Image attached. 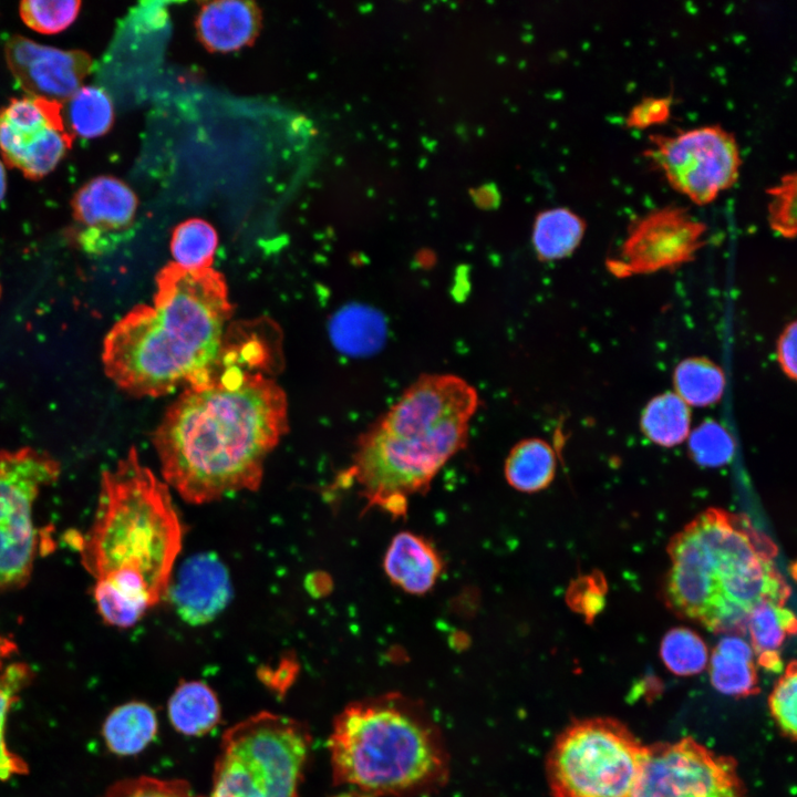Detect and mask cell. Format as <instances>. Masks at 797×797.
<instances>
[{
	"mask_svg": "<svg viewBox=\"0 0 797 797\" xmlns=\"http://www.w3.org/2000/svg\"><path fill=\"white\" fill-rule=\"evenodd\" d=\"M768 220L773 230L785 238L796 235V174L784 175L778 184L769 187Z\"/></svg>",
	"mask_w": 797,
	"mask_h": 797,
	"instance_id": "35",
	"label": "cell"
},
{
	"mask_svg": "<svg viewBox=\"0 0 797 797\" xmlns=\"http://www.w3.org/2000/svg\"><path fill=\"white\" fill-rule=\"evenodd\" d=\"M504 473L513 488L528 494L540 491L547 488L555 477V451L542 438L522 439L506 457Z\"/></svg>",
	"mask_w": 797,
	"mask_h": 797,
	"instance_id": "23",
	"label": "cell"
},
{
	"mask_svg": "<svg viewBox=\"0 0 797 797\" xmlns=\"http://www.w3.org/2000/svg\"><path fill=\"white\" fill-rule=\"evenodd\" d=\"M660 655L672 673L682 676L701 673L708 662V651L703 639L684 627L671 629L664 634Z\"/></svg>",
	"mask_w": 797,
	"mask_h": 797,
	"instance_id": "30",
	"label": "cell"
},
{
	"mask_svg": "<svg viewBox=\"0 0 797 797\" xmlns=\"http://www.w3.org/2000/svg\"><path fill=\"white\" fill-rule=\"evenodd\" d=\"M158 728L154 710L143 702H128L114 708L103 724V737L117 755L141 753L154 739Z\"/></svg>",
	"mask_w": 797,
	"mask_h": 797,
	"instance_id": "21",
	"label": "cell"
},
{
	"mask_svg": "<svg viewBox=\"0 0 797 797\" xmlns=\"http://www.w3.org/2000/svg\"><path fill=\"white\" fill-rule=\"evenodd\" d=\"M0 296H1V286H0Z\"/></svg>",
	"mask_w": 797,
	"mask_h": 797,
	"instance_id": "42",
	"label": "cell"
},
{
	"mask_svg": "<svg viewBox=\"0 0 797 797\" xmlns=\"http://www.w3.org/2000/svg\"><path fill=\"white\" fill-rule=\"evenodd\" d=\"M60 463L33 447L0 451V588L24 584L37 551L33 506Z\"/></svg>",
	"mask_w": 797,
	"mask_h": 797,
	"instance_id": "9",
	"label": "cell"
},
{
	"mask_svg": "<svg viewBox=\"0 0 797 797\" xmlns=\"http://www.w3.org/2000/svg\"><path fill=\"white\" fill-rule=\"evenodd\" d=\"M380 328V320L372 311L353 304L335 313L330 323V335L342 352L360 354L377 344Z\"/></svg>",
	"mask_w": 797,
	"mask_h": 797,
	"instance_id": "28",
	"label": "cell"
},
{
	"mask_svg": "<svg viewBox=\"0 0 797 797\" xmlns=\"http://www.w3.org/2000/svg\"><path fill=\"white\" fill-rule=\"evenodd\" d=\"M605 591V581L600 573L581 576L569 586L567 603L590 621L603 609Z\"/></svg>",
	"mask_w": 797,
	"mask_h": 797,
	"instance_id": "37",
	"label": "cell"
},
{
	"mask_svg": "<svg viewBox=\"0 0 797 797\" xmlns=\"http://www.w3.org/2000/svg\"><path fill=\"white\" fill-rule=\"evenodd\" d=\"M80 8L81 1L76 0H25L19 6V13L30 29L55 34L74 22Z\"/></svg>",
	"mask_w": 797,
	"mask_h": 797,
	"instance_id": "33",
	"label": "cell"
},
{
	"mask_svg": "<svg viewBox=\"0 0 797 797\" xmlns=\"http://www.w3.org/2000/svg\"><path fill=\"white\" fill-rule=\"evenodd\" d=\"M261 15L249 1H214L199 11L196 29L206 48L215 52L238 50L256 38Z\"/></svg>",
	"mask_w": 797,
	"mask_h": 797,
	"instance_id": "18",
	"label": "cell"
},
{
	"mask_svg": "<svg viewBox=\"0 0 797 797\" xmlns=\"http://www.w3.org/2000/svg\"><path fill=\"white\" fill-rule=\"evenodd\" d=\"M796 663L791 661L774 686L769 696V710L782 733L795 741L796 738Z\"/></svg>",
	"mask_w": 797,
	"mask_h": 797,
	"instance_id": "36",
	"label": "cell"
},
{
	"mask_svg": "<svg viewBox=\"0 0 797 797\" xmlns=\"http://www.w3.org/2000/svg\"><path fill=\"white\" fill-rule=\"evenodd\" d=\"M17 651V645L7 636L0 634V667L6 659Z\"/></svg>",
	"mask_w": 797,
	"mask_h": 797,
	"instance_id": "40",
	"label": "cell"
},
{
	"mask_svg": "<svg viewBox=\"0 0 797 797\" xmlns=\"http://www.w3.org/2000/svg\"><path fill=\"white\" fill-rule=\"evenodd\" d=\"M7 190V174L3 162L0 159V203L2 201Z\"/></svg>",
	"mask_w": 797,
	"mask_h": 797,
	"instance_id": "41",
	"label": "cell"
},
{
	"mask_svg": "<svg viewBox=\"0 0 797 797\" xmlns=\"http://www.w3.org/2000/svg\"><path fill=\"white\" fill-rule=\"evenodd\" d=\"M265 366L224 346L209 377L185 387L152 434L164 482L190 504L256 490L288 432V401Z\"/></svg>",
	"mask_w": 797,
	"mask_h": 797,
	"instance_id": "1",
	"label": "cell"
},
{
	"mask_svg": "<svg viewBox=\"0 0 797 797\" xmlns=\"http://www.w3.org/2000/svg\"><path fill=\"white\" fill-rule=\"evenodd\" d=\"M648 745L610 717L578 720L556 738L546 762L552 797H631Z\"/></svg>",
	"mask_w": 797,
	"mask_h": 797,
	"instance_id": "8",
	"label": "cell"
},
{
	"mask_svg": "<svg viewBox=\"0 0 797 797\" xmlns=\"http://www.w3.org/2000/svg\"><path fill=\"white\" fill-rule=\"evenodd\" d=\"M667 552V607L712 632L742 636L755 605H785L790 596L774 561L777 547L745 515L710 508L672 538Z\"/></svg>",
	"mask_w": 797,
	"mask_h": 797,
	"instance_id": "5",
	"label": "cell"
},
{
	"mask_svg": "<svg viewBox=\"0 0 797 797\" xmlns=\"http://www.w3.org/2000/svg\"><path fill=\"white\" fill-rule=\"evenodd\" d=\"M583 219L568 208L540 213L532 227V246L542 261L565 258L573 252L584 235Z\"/></svg>",
	"mask_w": 797,
	"mask_h": 797,
	"instance_id": "24",
	"label": "cell"
},
{
	"mask_svg": "<svg viewBox=\"0 0 797 797\" xmlns=\"http://www.w3.org/2000/svg\"><path fill=\"white\" fill-rule=\"evenodd\" d=\"M4 56L28 95L62 104L83 86L93 66L85 51L42 45L19 34L7 41Z\"/></svg>",
	"mask_w": 797,
	"mask_h": 797,
	"instance_id": "15",
	"label": "cell"
},
{
	"mask_svg": "<svg viewBox=\"0 0 797 797\" xmlns=\"http://www.w3.org/2000/svg\"><path fill=\"white\" fill-rule=\"evenodd\" d=\"M675 394L687 405L705 407L717 403L725 389L723 370L704 356L681 361L673 372Z\"/></svg>",
	"mask_w": 797,
	"mask_h": 797,
	"instance_id": "26",
	"label": "cell"
},
{
	"mask_svg": "<svg viewBox=\"0 0 797 797\" xmlns=\"http://www.w3.org/2000/svg\"><path fill=\"white\" fill-rule=\"evenodd\" d=\"M640 427L652 443L663 447L676 446L690 434V407L674 392L662 393L644 407Z\"/></svg>",
	"mask_w": 797,
	"mask_h": 797,
	"instance_id": "25",
	"label": "cell"
},
{
	"mask_svg": "<svg viewBox=\"0 0 797 797\" xmlns=\"http://www.w3.org/2000/svg\"><path fill=\"white\" fill-rule=\"evenodd\" d=\"M73 141L60 102L25 95L0 107V153L6 165L29 179L50 174Z\"/></svg>",
	"mask_w": 797,
	"mask_h": 797,
	"instance_id": "12",
	"label": "cell"
},
{
	"mask_svg": "<svg viewBox=\"0 0 797 797\" xmlns=\"http://www.w3.org/2000/svg\"><path fill=\"white\" fill-rule=\"evenodd\" d=\"M796 341L797 325L796 321H791L777 340L776 354L782 371L793 381L797 374Z\"/></svg>",
	"mask_w": 797,
	"mask_h": 797,
	"instance_id": "39",
	"label": "cell"
},
{
	"mask_svg": "<svg viewBox=\"0 0 797 797\" xmlns=\"http://www.w3.org/2000/svg\"><path fill=\"white\" fill-rule=\"evenodd\" d=\"M650 144L645 155L673 188L698 205L713 201L737 179L739 148L734 135L720 125L653 135Z\"/></svg>",
	"mask_w": 797,
	"mask_h": 797,
	"instance_id": "10",
	"label": "cell"
},
{
	"mask_svg": "<svg viewBox=\"0 0 797 797\" xmlns=\"http://www.w3.org/2000/svg\"><path fill=\"white\" fill-rule=\"evenodd\" d=\"M754 653L760 666L767 671H782L778 649L787 635L796 631V618L784 605L764 601L755 605L747 621Z\"/></svg>",
	"mask_w": 797,
	"mask_h": 797,
	"instance_id": "22",
	"label": "cell"
},
{
	"mask_svg": "<svg viewBox=\"0 0 797 797\" xmlns=\"http://www.w3.org/2000/svg\"><path fill=\"white\" fill-rule=\"evenodd\" d=\"M478 393L453 374H424L355 444L344 475L354 480L365 509L405 517L413 495L425 494L443 466L463 449Z\"/></svg>",
	"mask_w": 797,
	"mask_h": 797,
	"instance_id": "4",
	"label": "cell"
},
{
	"mask_svg": "<svg viewBox=\"0 0 797 797\" xmlns=\"http://www.w3.org/2000/svg\"><path fill=\"white\" fill-rule=\"evenodd\" d=\"M167 487L135 447L102 475L80 556L95 580L99 613L110 625L133 627L168 592L183 525Z\"/></svg>",
	"mask_w": 797,
	"mask_h": 797,
	"instance_id": "2",
	"label": "cell"
},
{
	"mask_svg": "<svg viewBox=\"0 0 797 797\" xmlns=\"http://www.w3.org/2000/svg\"><path fill=\"white\" fill-rule=\"evenodd\" d=\"M328 748L333 784L363 797H423L449 777L439 726L422 703L397 692L348 704Z\"/></svg>",
	"mask_w": 797,
	"mask_h": 797,
	"instance_id": "6",
	"label": "cell"
},
{
	"mask_svg": "<svg viewBox=\"0 0 797 797\" xmlns=\"http://www.w3.org/2000/svg\"><path fill=\"white\" fill-rule=\"evenodd\" d=\"M383 569L392 584L406 593L423 596L436 584L444 561L435 546L411 531L395 535L384 555Z\"/></svg>",
	"mask_w": 797,
	"mask_h": 797,
	"instance_id": "17",
	"label": "cell"
},
{
	"mask_svg": "<svg viewBox=\"0 0 797 797\" xmlns=\"http://www.w3.org/2000/svg\"><path fill=\"white\" fill-rule=\"evenodd\" d=\"M101 797H203L182 779L149 776L126 778L114 783Z\"/></svg>",
	"mask_w": 797,
	"mask_h": 797,
	"instance_id": "34",
	"label": "cell"
},
{
	"mask_svg": "<svg viewBox=\"0 0 797 797\" xmlns=\"http://www.w3.org/2000/svg\"><path fill=\"white\" fill-rule=\"evenodd\" d=\"M168 717L177 732L199 736L218 725L221 708L215 692L204 682H180L168 701Z\"/></svg>",
	"mask_w": 797,
	"mask_h": 797,
	"instance_id": "20",
	"label": "cell"
},
{
	"mask_svg": "<svg viewBox=\"0 0 797 797\" xmlns=\"http://www.w3.org/2000/svg\"><path fill=\"white\" fill-rule=\"evenodd\" d=\"M713 686L727 695L748 696L757 691V674L752 646L741 636L721 639L710 660Z\"/></svg>",
	"mask_w": 797,
	"mask_h": 797,
	"instance_id": "19",
	"label": "cell"
},
{
	"mask_svg": "<svg viewBox=\"0 0 797 797\" xmlns=\"http://www.w3.org/2000/svg\"><path fill=\"white\" fill-rule=\"evenodd\" d=\"M631 797H747L736 762L692 737L648 745Z\"/></svg>",
	"mask_w": 797,
	"mask_h": 797,
	"instance_id": "11",
	"label": "cell"
},
{
	"mask_svg": "<svg viewBox=\"0 0 797 797\" xmlns=\"http://www.w3.org/2000/svg\"><path fill=\"white\" fill-rule=\"evenodd\" d=\"M152 304H138L107 332L105 374L134 396L157 397L206 381L232 314L224 276L175 262L156 276Z\"/></svg>",
	"mask_w": 797,
	"mask_h": 797,
	"instance_id": "3",
	"label": "cell"
},
{
	"mask_svg": "<svg viewBox=\"0 0 797 797\" xmlns=\"http://www.w3.org/2000/svg\"><path fill=\"white\" fill-rule=\"evenodd\" d=\"M671 113L670 97H644L628 114L627 125L644 128L665 122Z\"/></svg>",
	"mask_w": 797,
	"mask_h": 797,
	"instance_id": "38",
	"label": "cell"
},
{
	"mask_svg": "<svg viewBox=\"0 0 797 797\" xmlns=\"http://www.w3.org/2000/svg\"><path fill=\"white\" fill-rule=\"evenodd\" d=\"M75 221L72 238L85 252L103 255L122 242L137 209L134 192L121 179L99 176L80 187L71 199Z\"/></svg>",
	"mask_w": 797,
	"mask_h": 797,
	"instance_id": "14",
	"label": "cell"
},
{
	"mask_svg": "<svg viewBox=\"0 0 797 797\" xmlns=\"http://www.w3.org/2000/svg\"><path fill=\"white\" fill-rule=\"evenodd\" d=\"M312 746L308 725L260 712L228 728L209 797H299Z\"/></svg>",
	"mask_w": 797,
	"mask_h": 797,
	"instance_id": "7",
	"label": "cell"
},
{
	"mask_svg": "<svg viewBox=\"0 0 797 797\" xmlns=\"http://www.w3.org/2000/svg\"><path fill=\"white\" fill-rule=\"evenodd\" d=\"M689 452L700 466L716 468L733 459L735 442L723 425L707 420L689 434Z\"/></svg>",
	"mask_w": 797,
	"mask_h": 797,
	"instance_id": "32",
	"label": "cell"
},
{
	"mask_svg": "<svg viewBox=\"0 0 797 797\" xmlns=\"http://www.w3.org/2000/svg\"><path fill=\"white\" fill-rule=\"evenodd\" d=\"M65 103V123L74 136L95 138L111 130L114 107L102 87L83 85Z\"/></svg>",
	"mask_w": 797,
	"mask_h": 797,
	"instance_id": "27",
	"label": "cell"
},
{
	"mask_svg": "<svg viewBox=\"0 0 797 797\" xmlns=\"http://www.w3.org/2000/svg\"><path fill=\"white\" fill-rule=\"evenodd\" d=\"M705 232L706 226L682 207L654 209L630 226L608 268L619 277L672 269L694 258Z\"/></svg>",
	"mask_w": 797,
	"mask_h": 797,
	"instance_id": "13",
	"label": "cell"
},
{
	"mask_svg": "<svg viewBox=\"0 0 797 797\" xmlns=\"http://www.w3.org/2000/svg\"><path fill=\"white\" fill-rule=\"evenodd\" d=\"M231 594L229 572L210 552L188 558L180 566L170 591L178 615L192 625L214 620L226 608Z\"/></svg>",
	"mask_w": 797,
	"mask_h": 797,
	"instance_id": "16",
	"label": "cell"
},
{
	"mask_svg": "<svg viewBox=\"0 0 797 797\" xmlns=\"http://www.w3.org/2000/svg\"><path fill=\"white\" fill-rule=\"evenodd\" d=\"M217 244L218 236L210 224L189 219L173 231L170 251L175 263L183 268H211Z\"/></svg>",
	"mask_w": 797,
	"mask_h": 797,
	"instance_id": "29",
	"label": "cell"
},
{
	"mask_svg": "<svg viewBox=\"0 0 797 797\" xmlns=\"http://www.w3.org/2000/svg\"><path fill=\"white\" fill-rule=\"evenodd\" d=\"M29 677V667L21 663L12 664L0 673V780L28 772L24 760L8 748L4 741V727L10 707L18 700V693Z\"/></svg>",
	"mask_w": 797,
	"mask_h": 797,
	"instance_id": "31",
	"label": "cell"
}]
</instances>
